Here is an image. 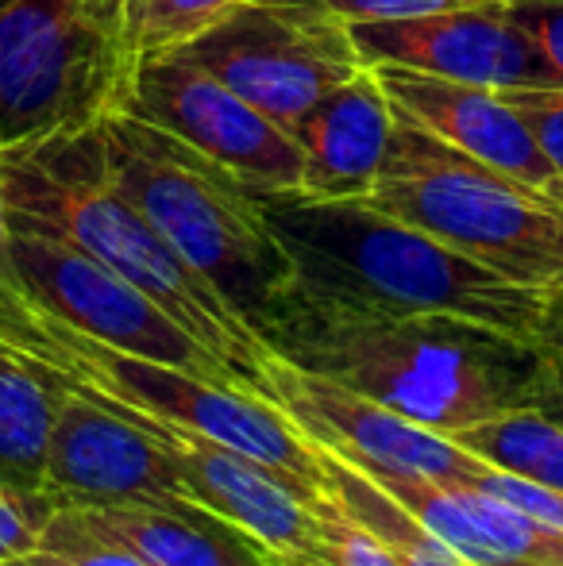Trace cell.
Returning a JSON list of instances; mask_svg holds the SVG:
<instances>
[{"label":"cell","instance_id":"33","mask_svg":"<svg viewBox=\"0 0 563 566\" xmlns=\"http://www.w3.org/2000/svg\"><path fill=\"white\" fill-rule=\"evenodd\" d=\"M552 197H556V201H563V186H556V193H552Z\"/></svg>","mask_w":563,"mask_h":566},{"label":"cell","instance_id":"23","mask_svg":"<svg viewBox=\"0 0 563 566\" xmlns=\"http://www.w3.org/2000/svg\"><path fill=\"white\" fill-rule=\"evenodd\" d=\"M240 4L243 0H143L139 59L147 62L158 54L181 51Z\"/></svg>","mask_w":563,"mask_h":566},{"label":"cell","instance_id":"20","mask_svg":"<svg viewBox=\"0 0 563 566\" xmlns=\"http://www.w3.org/2000/svg\"><path fill=\"white\" fill-rule=\"evenodd\" d=\"M309 440H313V436H309ZM313 448H316V459H321L329 490L336 493L371 532H378V536L386 539V547L398 555L402 566H475L471 559H463L456 547L444 544L440 536H432V532H428L402 501H394L390 493L371 478V470L359 467L347 451L332 448V443H321V440H313Z\"/></svg>","mask_w":563,"mask_h":566},{"label":"cell","instance_id":"22","mask_svg":"<svg viewBox=\"0 0 563 566\" xmlns=\"http://www.w3.org/2000/svg\"><path fill=\"white\" fill-rule=\"evenodd\" d=\"M451 440L487 467L549 485V490H563V424L549 420L541 409H518L482 420V424L456 432Z\"/></svg>","mask_w":563,"mask_h":566},{"label":"cell","instance_id":"8","mask_svg":"<svg viewBox=\"0 0 563 566\" xmlns=\"http://www.w3.org/2000/svg\"><path fill=\"white\" fill-rule=\"evenodd\" d=\"M181 51L290 132L367 70L352 23L316 0H243Z\"/></svg>","mask_w":563,"mask_h":566},{"label":"cell","instance_id":"17","mask_svg":"<svg viewBox=\"0 0 563 566\" xmlns=\"http://www.w3.org/2000/svg\"><path fill=\"white\" fill-rule=\"evenodd\" d=\"M390 135L394 108L367 66L293 127V139L305 150L301 197H367L383 170Z\"/></svg>","mask_w":563,"mask_h":566},{"label":"cell","instance_id":"3","mask_svg":"<svg viewBox=\"0 0 563 566\" xmlns=\"http://www.w3.org/2000/svg\"><path fill=\"white\" fill-rule=\"evenodd\" d=\"M0 178L12 220L59 231L113 266L197 343L225 358L243 389L271 401V374L282 355L113 186L101 163L97 127L0 150Z\"/></svg>","mask_w":563,"mask_h":566},{"label":"cell","instance_id":"29","mask_svg":"<svg viewBox=\"0 0 563 566\" xmlns=\"http://www.w3.org/2000/svg\"><path fill=\"white\" fill-rule=\"evenodd\" d=\"M505 12L529 35L552 82L563 90V0H505Z\"/></svg>","mask_w":563,"mask_h":566},{"label":"cell","instance_id":"32","mask_svg":"<svg viewBox=\"0 0 563 566\" xmlns=\"http://www.w3.org/2000/svg\"><path fill=\"white\" fill-rule=\"evenodd\" d=\"M0 566H66L59 559V555H51V552H31V555H20V559H8V563H0Z\"/></svg>","mask_w":563,"mask_h":566},{"label":"cell","instance_id":"28","mask_svg":"<svg viewBox=\"0 0 563 566\" xmlns=\"http://www.w3.org/2000/svg\"><path fill=\"white\" fill-rule=\"evenodd\" d=\"M467 485L494 493V497L510 501L513 509L529 513L533 521H541V524H549V528L563 532V490H549V485L525 482V478L505 474V470H494V467H487V462H482V470Z\"/></svg>","mask_w":563,"mask_h":566},{"label":"cell","instance_id":"4","mask_svg":"<svg viewBox=\"0 0 563 566\" xmlns=\"http://www.w3.org/2000/svg\"><path fill=\"white\" fill-rule=\"evenodd\" d=\"M97 135L113 186L267 336L293 285V262L263 197L128 108L101 119Z\"/></svg>","mask_w":563,"mask_h":566},{"label":"cell","instance_id":"1","mask_svg":"<svg viewBox=\"0 0 563 566\" xmlns=\"http://www.w3.org/2000/svg\"><path fill=\"white\" fill-rule=\"evenodd\" d=\"M290 363L456 436L482 420L536 409L544 355L536 343L456 316H390L285 297L267 328Z\"/></svg>","mask_w":563,"mask_h":566},{"label":"cell","instance_id":"11","mask_svg":"<svg viewBox=\"0 0 563 566\" xmlns=\"http://www.w3.org/2000/svg\"><path fill=\"white\" fill-rule=\"evenodd\" d=\"M43 490L54 505H150L205 513L166 443L136 417L77 386H62Z\"/></svg>","mask_w":563,"mask_h":566},{"label":"cell","instance_id":"5","mask_svg":"<svg viewBox=\"0 0 563 566\" xmlns=\"http://www.w3.org/2000/svg\"><path fill=\"white\" fill-rule=\"evenodd\" d=\"M143 0H0V139L77 135L136 90Z\"/></svg>","mask_w":563,"mask_h":566},{"label":"cell","instance_id":"21","mask_svg":"<svg viewBox=\"0 0 563 566\" xmlns=\"http://www.w3.org/2000/svg\"><path fill=\"white\" fill-rule=\"evenodd\" d=\"M74 336L51 308L39 301L31 282L23 277L12 247V212H8L4 178H0V347L28 358L31 366L54 374L70 386L74 370Z\"/></svg>","mask_w":563,"mask_h":566},{"label":"cell","instance_id":"15","mask_svg":"<svg viewBox=\"0 0 563 566\" xmlns=\"http://www.w3.org/2000/svg\"><path fill=\"white\" fill-rule=\"evenodd\" d=\"M390 101L394 116L409 119L421 132L436 135L448 147L510 174V178L536 186L544 193L556 189V170L536 147L525 119L498 90L487 85L448 82V77L421 74L406 66H371Z\"/></svg>","mask_w":563,"mask_h":566},{"label":"cell","instance_id":"30","mask_svg":"<svg viewBox=\"0 0 563 566\" xmlns=\"http://www.w3.org/2000/svg\"><path fill=\"white\" fill-rule=\"evenodd\" d=\"M536 347L544 355V389L536 409L563 424V285L549 293V313H544Z\"/></svg>","mask_w":563,"mask_h":566},{"label":"cell","instance_id":"9","mask_svg":"<svg viewBox=\"0 0 563 566\" xmlns=\"http://www.w3.org/2000/svg\"><path fill=\"white\" fill-rule=\"evenodd\" d=\"M12 247L39 301L74 332L90 336L101 347L178 366V370L201 374V378L232 381L243 389V381L236 378L225 358L212 355L128 277H121L77 243H70L66 235L28 224V220H12Z\"/></svg>","mask_w":563,"mask_h":566},{"label":"cell","instance_id":"25","mask_svg":"<svg viewBox=\"0 0 563 566\" xmlns=\"http://www.w3.org/2000/svg\"><path fill=\"white\" fill-rule=\"evenodd\" d=\"M43 552L59 555L66 566H150L121 539L97 532L74 505H54L43 524Z\"/></svg>","mask_w":563,"mask_h":566},{"label":"cell","instance_id":"7","mask_svg":"<svg viewBox=\"0 0 563 566\" xmlns=\"http://www.w3.org/2000/svg\"><path fill=\"white\" fill-rule=\"evenodd\" d=\"M70 386L85 389L132 417L166 420V424L205 436L220 448L248 454L259 467L279 474L309 505L324 497V470L313 440L279 405L248 394L232 381L201 378V374L178 370V366L124 355V350L101 347L77 332Z\"/></svg>","mask_w":563,"mask_h":566},{"label":"cell","instance_id":"31","mask_svg":"<svg viewBox=\"0 0 563 566\" xmlns=\"http://www.w3.org/2000/svg\"><path fill=\"white\" fill-rule=\"evenodd\" d=\"M321 8L336 12L347 23H378V20H409V15L451 12V8H475L490 0H316Z\"/></svg>","mask_w":563,"mask_h":566},{"label":"cell","instance_id":"6","mask_svg":"<svg viewBox=\"0 0 563 566\" xmlns=\"http://www.w3.org/2000/svg\"><path fill=\"white\" fill-rule=\"evenodd\" d=\"M375 209L432 231L510 282L563 285V201L394 116Z\"/></svg>","mask_w":563,"mask_h":566},{"label":"cell","instance_id":"12","mask_svg":"<svg viewBox=\"0 0 563 566\" xmlns=\"http://www.w3.org/2000/svg\"><path fill=\"white\" fill-rule=\"evenodd\" d=\"M271 401L301 432L347 451L363 467L383 470V474L467 485L482 470V459L463 451L456 440H448V436L432 432L425 424H414L402 412L340 386L336 378L305 370V366L290 363L285 355L274 363Z\"/></svg>","mask_w":563,"mask_h":566},{"label":"cell","instance_id":"26","mask_svg":"<svg viewBox=\"0 0 563 566\" xmlns=\"http://www.w3.org/2000/svg\"><path fill=\"white\" fill-rule=\"evenodd\" d=\"M502 97L513 105V113L525 119L536 147L544 150V158H549L552 170H556V186H563V90L560 85H544V90H505ZM552 193H556V189H552Z\"/></svg>","mask_w":563,"mask_h":566},{"label":"cell","instance_id":"34","mask_svg":"<svg viewBox=\"0 0 563 566\" xmlns=\"http://www.w3.org/2000/svg\"><path fill=\"white\" fill-rule=\"evenodd\" d=\"M0 150H4V139H0Z\"/></svg>","mask_w":563,"mask_h":566},{"label":"cell","instance_id":"18","mask_svg":"<svg viewBox=\"0 0 563 566\" xmlns=\"http://www.w3.org/2000/svg\"><path fill=\"white\" fill-rule=\"evenodd\" d=\"M105 536L121 539L150 566H279L209 513L150 505H74Z\"/></svg>","mask_w":563,"mask_h":566},{"label":"cell","instance_id":"14","mask_svg":"<svg viewBox=\"0 0 563 566\" xmlns=\"http://www.w3.org/2000/svg\"><path fill=\"white\" fill-rule=\"evenodd\" d=\"M136 420L166 443L181 482L189 485V493L205 513L217 516L232 532H240L248 544H256L279 566L324 563V539L313 505L298 497L279 474L259 467L248 454L220 448V443L186 432V428H174L166 420Z\"/></svg>","mask_w":563,"mask_h":566},{"label":"cell","instance_id":"27","mask_svg":"<svg viewBox=\"0 0 563 566\" xmlns=\"http://www.w3.org/2000/svg\"><path fill=\"white\" fill-rule=\"evenodd\" d=\"M54 501L23 497L0 485V563L20 559V555L39 552L43 544V524L51 516Z\"/></svg>","mask_w":563,"mask_h":566},{"label":"cell","instance_id":"2","mask_svg":"<svg viewBox=\"0 0 563 566\" xmlns=\"http://www.w3.org/2000/svg\"><path fill=\"white\" fill-rule=\"evenodd\" d=\"M293 262V297L390 316H456L536 343L549 293L510 282L367 197H263ZM285 293V297H290Z\"/></svg>","mask_w":563,"mask_h":566},{"label":"cell","instance_id":"19","mask_svg":"<svg viewBox=\"0 0 563 566\" xmlns=\"http://www.w3.org/2000/svg\"><path fill=\"white\" fill-rule=\"evenodd\" d=\"M66 381L0 347V485L23 497H46V448ZM51 501V497H46Z\"/></svg>","mask_w":563,"mask_h":566},{"label":"cell","instance_id":"13","mask_svg":"<svg viewBox=\"0 0 563 566\" xmlns=\"http://www.w3.org/2000/svg\"><path fill=\"white\" fill-rule=\"evenodd\" d=\"M352 35L367 66H406L498 93L556 85L529 35L510 20L505 0L409 20L352 23Z\"/></svg>","mask_w":563,"mask_h":566},{"label":"cell","instance_id":"24","mask_svg":"<svg viewBox=\"0 0 563 566\" xmlns=\"http://www.w3.org/2000/svg\"><path fill=\"white\" fill-rule=\"evenodd\" d=\"M316 524L324 539V563L321 566H402L398 555L386 547L378 532H371L336 493L324 482V497L313 501Z\"/></svg>","mask_w":563,"mask_h":566},{"label":"cell","instance_id":"16","mask_svg":"<svg viewBox=\"0 0 563 566\" xmlns=\"http://www.w3.org/2000/svg\"><path fill=\"white\" fill-rule=\"evenodd\" d=\"M371 478L394 501H402L432 536H440L475 566H563V532L533 521L494 493L475 485L383 474V470H371Z\"/></svg>","mask_w":563,"mask_h":566},{"label":"cell","instance_id":"10","mask_svg":"<svg viewBox=\"0 0 563 566\" xmlns=\"http://www.w3.org/2000/svg\"><path fill=\"white\" fill-rule=\"evenodd\" d=\"M128 113L232 170L259 197H293L305 189V150L290 127L228 90L186 51L143 62Z\"/></svg>","mask_w":563,"mask_h":566}]
</instances>
